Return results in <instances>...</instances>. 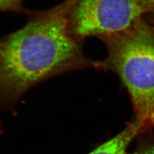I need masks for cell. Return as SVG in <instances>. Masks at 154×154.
I'll list each match as a JSON object with an SVG mask.
<instances>
[{
    "label": "cell",
    "mask_w": 154,
    "mask_h": 154,
    "mask_svg": "<svg viewBox=\"0 0 154 154\" xmlns=\"http://www.w3.org/2000/svg\"><path fill=\"white\" fill-rule=\"evenodd\" d=\"M2 128H3V127H2V123L1 120H0V134L2 133Z\"/></svg>",
    "instance_id": "7"
},
{
    "label": "cell",
    "mask_w": 154,
    "mask_h": 154,
    "mask_svg": "<svg viewBox=\"0 0 154 154\" xmlns=\"http://www.w3.org/2000/svg\"><path fill=\"white\" fill-rule=\"evenodd\" d=\"M98 38L107 55L93 67L119 76L132 101V121L141 134L148 132L154 128V23L143 17L126 30Z\"/></svg>",
    "instance_id": "2"
},
{
    "label": "cell",
    "mask_w": 154,
    "mask_h": 154,
    "mask_svg": "<svg viewBox=\"0 0 154 154\" xmlns=\"http://www.w3.org/2000/svg\"><path fill=\"white\" fill-rule=\"evenodd\" d=\"M149 13L154 14V0H73L69 26L72 34L82 41L126 30Z\"/></svg>",
    "instance_id": "3"
},
{
    "label": "cell",
    "mask_w": 154,
    "mask_h": 154,
    "mask_svg": "<svg viewBox=\"0 0 154 154\" xmlns=\"http://www.w3.org/2000/svg\"><path fill=\"white\" fill-rule=\"evenodd\" d=\"M73 0L45 11L27 10L26 23L0 38V109L15 112L33 87L66 72L94 66L82 41L72 34L69 11Z\"/></svg>",
    "instance_id": "1"
},
{
    "label": "cell",
    "mask_w": 154,
    "mask_h": 154,
    "mask_svg": "<svg viewBox=\"0 0 154 154\" xmlns=\"http://www.w3.org/2000/svg\"><path fill=\"white\" fill-rule=\"evenodd\" d=\"M27 9L23 7V0H0V12L25 13Z\"/></svg>",
    "instance_id": "5"
},
{
    "label": "cell",
    "mask_w": 154,
    "mask_h": 154,
    "mask_svg": "<svg viewBox=\"0 0 154 154\" xmlns=\"http://www.w3.org/2000/svg\"><path fill=\"white\" fill-rule=\"evenodd\" d=\"M131 154H154V138L147 137L143 139L136 151Z\"/></svg>",
    "instance_id": "6"
},
{
    "label": "cell",
    "mask_w": 154,
    "mask_h": 154,
    "mask_svg": "<svg viewBox=\"0 0 154 154\" xmlns=\"http://www.w3.org/2000/svg\"><path fill=\"white\" fill-rule=\"evenodd\" d=\"M141 133V127L131 121L121 132L89 154H128L127 148L130 144Z\"/></svg>",
    "instance_id": "4"
}]
</instances>
